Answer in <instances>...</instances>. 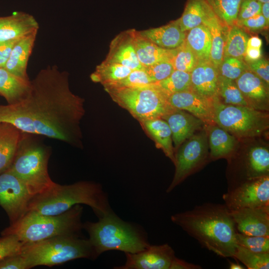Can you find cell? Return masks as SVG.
<instances>
[{"mask_svg":"<svg viewBox=\"0 0 269 269\" xmlns=\"http://www.w3.org/2000/svg\"><path fill=\"white\" fill-rule=\"evenodd\" d=\"M125 254L124 264L114 267V269H170L176 257L174 251L167 244H150L138 252Z\"/></svg>","mask_w":269,"mask_h":269,"instance_id":"obj_13","label":"cell"},{"mask_svg":"<svg viewBox=\"0 0 269 269\" xmlns=\"http://www.w3.org/2000/svg\"><path fill=\"white\" fill-rule=\"evenodd\" d=\"M248 39L247 33L236 24L228 27L224 46V57L243 59Z\"/></svg>","mask_w":269,"mask_h":269,"instance_id":"obj_32","label":"cell"},{"mask_svg":"<svg viewBox=\"0 0 269 269\" xmlns=\"http://www.w3.org/2000/svg\"><path fill=\"white\" fill-rule=\"evenodd\" d=\"M83 207L77 204L62 214L44 215L27 211L18 220L10 224L1 236L12 235L24 244L66 235H79L83 224Z\"/></svg>","mask_w":269,"mask_h":269,"instance_id":"obj_5","label":"cell"},{"mask_svg":"<svg viewBox=\"0 0 269 269\" xmlns=\"http://www.w3.org/2000/svg\"><path fill=\"white\" fill-rule=\"evenodd\" d=\"M235 82L250 107L260 111L267 107V85L258 76L248 69Z\"/></svg>","mask_w":269,"mask_h":269,"instance_id":"obj_19","label":"cell"},{"mask_svg":"<svg viewBox=\"0 0 269 269\" xmlns=\"http://www.w3.org/2000/svg\"><path fill=\"white\" fill-rule=\"evenodd\" d=\"M168 101L173 107L188 112L205 124L215 125L213 99L205 97L191 90L173 94L168 97Z\"/></svg>","mask_w":269,"mask_h":269,"instance_id":"obj_14","label":"cell"},{"mask_svg":"<svg viewBox=\"0 0 269 269\" xmlns=\"http://www.w3.org/2000/svg\"><path fill=\"white\" fill-rule=\"evenodd\" d=\"M98 218L83 224L97 258L109 251L135 253L150 245L142 227L123 220L113 210Z\"/></svg>","mask_w":269,"mask_h":269,"instance_id":"obj_4","label":"cell"},{"mask_svg":"<svg viewBox=\"0 0 269 269\" xmlns=\"http://www.w3.org/2000/svg\"><path fill=\"white\" fill-rule=\"evenodd\" d=\"M202 267L198 265L188 263L184 260L175 257L174 259L170 269H201Z\"/></svg>","mask_w":269,"mask_h":269,"instance_id":"obj_49","label":"cell"},{"mask_svg":"<svg viewBox=\"0 0 269 269\" xmlns=\"http://www.w3.org/2000/svg\"><path fill=\"white\" fill-rule=\"evenodd\" d=\"M20 254L29 269L38 266L52 267L79 259L97 258L88 239L80 235H62L25 244Z\"/></svg>","mask_w":269,"mask_h":269,"instance_id":"obj_6","label":"cell"},{"mask_svg":"<svg viewBox=\"0 0 269 269\" xmlns=\"http://www.w3.org/2000/svg\"><path fill=\"white\" fill-rule=\"evenodd\" d=\"M209 129V142L210 155L213 159L229 156L234 150L237 140L225 130L214 125Z\"/></svg>","mask_w":269,"mask_h":269,"instance_id":"obj_29","label":"cell"},{"mask_svg":"<svg viewBox=\"0 0 269 269\" xmlns=\"http://www.w3.org/2000/svg\"><path fill=\"white\" fill-rule=\"evenodd\" d=\"M105 60L121 64L132 70L144 69L136 56L134 42V29L124 31L114 38Z\"/></svg>","mask_w":269,"mask_h":269,"instance_id":"obj_17","label":"cell"},{"mask_svg":"<svg viewBox=\"0 0 269 269\" xmlns=\"http://www.w3.org/2000/svg\"><path fill=\"white\" fill-rule=\"evenodd\" d=\"M246 158L252 179L269 175V151L264 147L251 148Z\"/></svg>","mask_w":269,"mask_h":269,"instance_id":"obj_35","label":"cell"},{"mask_svg":"<svg viewBox=\"0 0 269 269\" xmlns=\"http://www.w3.org/2000/svg\"><path fill=\"white\" fill-rule=\"evenodd\" d=\"M249 70L262 79L267 85L269 84V64L268 61L263 58L247 63Z\"/></svg>","mask_w":269,"mask_h":269,"instance_id":"obj_45","label":"cell"},{"mask_svg":"<svg viewBox=\"0 0 269 269\" xmlns=\"http://www.w3.org/2000/svg\"><path fill=\"white\" fill-rule=\"evenodd\" d=\"M154 83L168 97L174 93L191 90L190 73L179 70H175L165 79Z\"/></svg>","mask_w":269,"mask_h":269,"instance_id":"obj_34","label":"cell"},{"mask_svg":"<svg viewBox=\"0 0 269 269\" xmlns=\"http://www.w3.org/2000/svg\"><path fill=\"white\" fill-rule=\"evenodd\" d=\"M261 14L265 18L268 24L269 23V1L262 3Z\"/></svg>","mask_w":269,"mask_h":269,"instance_id":"obj_52","label":"cell"},{"mask_svg":"<svg viewBox=\"0 0 269 269\" xmlns=\"http://www.w3.org/2000/svg\"><path fill=\"white\" fill-rule=\"evenodd\" d=\"M185 41L198 62L210 61L211 39L209 30L204 24L189 30L186 34Z\"/></svg>","mask_w":269,"mask_h":269,"instance_id":"obj_28","label":"cell"},{"mask_svg":"<svg viewBox=\"0 0 269 269\" xmlns=\"http://www.w3.org/2000/svg\"><path fill=\"white\" fill-rule=\"evenodd\" d=\"M257 0L259 1L260 2H261L262 3H264V2L269 1V0Z\"/></svg>","mask_w":269,"mask_h":269,"instance_id":"obj_54","label":"cell"},{"mask_svg":"<svg viewBox=\"0 0 269 269\" xmlns=\"http://www.w3.org/2000/svg\"><path fill=\"white\" fill-rule=\"evenodd\" d=\"M138 32L159 47L167 49L180 46L185 41L186 34L181 30L178 19L165 25Z\"/></svg>","mask_w":269,"mask_h":269,"instance_id":"obj_21","label":"cell"},{"mask_svg":"<svg viewBox=\"0 0 269 269\" xmlns=\"http://www.w3.org/2000/svg\"><path fill=\"white\" fill-rule=\"evenodd\" d=\"M236 24L240 27H244L252 31L263 29L269 26L265 18L261 13L237 22Z\"/></svg>","mask_w":269,"mask_h":269,"instance_id":"obj_46","label":"cell"},{"mask_svg":"<svg viewBox=\"0 0 269 269\" xmlns=\"http://www.w3.org/2000/svg\"><path fill=\"white\" fill-rule=\"evenodd\" d=\"M24 133L11 124L0 122V174L10 166Z\"/></svg>","mask_w":269,"mask_h":269,"instance_id":"obj_22","label":"cell"},{"mask_svg":"<svg viewBox=\"0 0 269 269\" xmlns=\"http://www.w3.org/2000/svg\"><path fill=\"white\" fill-rule=\"evenodd\" d=\"M211 10L204 0H188L182 16L178 19L181 30L186 32L202 24Z\"/></svg>","mask_w":269,"mask_h":269,"instance_id":"obj_30","label":"cell"},{"mask_svg":"<svg viewBox=\"0 0 269 269\" xmlns=\"http://www.w3.org/2000/svg\"><path fill=\"white\" fill-rule=\"evenodd\" d=\"M26 259L20 254L0 261V269H28Z\"/></svg>","mask_w":269,"mask_h":269,"instance_id":"obj_47","label":"cell"},{"mask_svg":"<svg viewBox=\"0 0 269 269\" xmlns=\"http://www.w3.org/2000/svg\"><path fill=\"white\" fill-rule=\"evenodd\" d=\"M154 83L144 69L132 70L125 78L112 83L103 85L104 87H136Z\"/></svg>","mask_w":269,"mask_h":269,"instance_id":"obj_40","label":"cell"},{"mask_svg":"<svg viewBox=\"0 0 269 269\" xmlns=\"http://www.w3.org/2000/svg\"><path fill=\"white\" fill-rule=\"evenodd\" d=\"M263 44L262 40L257 36H253L249 38L247 46L249 47L261 48Z\"/></svg>","mask_w":269,"mask_h":269,"instance_id":"obj_51","label":"cell"},{"mask_svg":"<svg viewBox=\"0 0 269 269\" xmlns=\"http://www.w3.org/2000/svg\"><path fill=\"white\" fill-rule=\"evenodd\" d=\"M205 133L193 134L179 148L174 155L175 170L166 192L170 193L205 162L207 155Z\"/></svg>","mask_w":269,"mask_h":269,"instance_id":"obj_10","label":"cell"},{"mask_svg":"<svg viewBox=\"0 0 269 269\" xmlns=\"http://www.w3.org/2000/svg\"><path fill=\"white\" fill-rule=\"evenodd\" d=\"M174 70L190 73L198 61L193 51L184 41L180 46L173 49L170 59Z\"/></svg>","mask_w":269,"mask_h":269,"instance_id":"obj_38","label":"cell"},{"mask_svg":"<svg viewBox=\"0 0 269 269\" xmlns=\"http://www.w3.org/2000/svg\"><path fill=\"white\" fill-rule=\"evenodd\" d=\"M37 33L30 34L16 42L3 68L17 76L29 79L27 74V63Z\"/></svg>","mask_w":269,"mask_h":269,"instance_id":"obj_23","label":"cell"},{"mask_svg":"<svg viewBox=\"0 0 269 269\" xmlns=\"http://www.w3.org/2000/svg\"><path fill=\"white\" fill-rule=\"evenodd\" d=\"M24 133L18 150L6 170L17 177L34 196L49 189L53 182L48 172L50 155L48 147Z\"/></svg>","mask_w":269,"mask_h":269,"instance_id":"obj_7","label":"cell"},{"mask_svg":"<svg viewBox=\"0 0 269 269\" xmlns=\"http://www.w3.org/2000/svg\"><path fill=\"white\" fill-rule=\"evenodd\" d=\"M24 244L12 235L0 238V261L6 258L20 254Z\"/></svg>","mask_w":269,"mask_h":269,"instance_id":"obj_42","label":"cell"},{"mask_svg":"<svg viewBox=\"0 0 269 269\" xmlns=\"http://www.w3.org/2000/svg\"><path fill=\"white\" fill-rule=\"evenodd\" d=\"M248 69L247 63L244 61L243 59L224 56L218 71L219 75L236 80Z\"/></svg>","mask_w":269,"mask_h":269,"instance_id":"obj_39","label":"cell"},{"mask_svg":"<svg viewBox=\"0 0 269 269\" xmlns=\"http://www.w3.org/2000/svg\"><path fill=\"white\" fill-rule=\"evenodd\" d=\"M223 25L230 27L236 24L239 8L243 0H204Z\"/></svg>","mask_w":269,"mask_h":269,"instance_id":"obj_33","label":"cell"},{"mask_svg":"<svg viewBox=\"0 0 269 269\" xmlns=\"http://www.w3.org/2000/svg\"><path fill=\"white\" fill-rule=\"evenodd\" d=\"M237 245L258 253H269V236H255L237 232Z\"/></svg>","mask_w":269,"mask_h":269,"instance_id":"obj_41","label":"cell"},{"mask_svg":"<svg viewBox=\"0 0 269 269\" xmlns=\"http://www.w3.org/2000/svg\"><path fill=\"white\" fill-rule=\"evenodd\" d=\"M214 121L229 133L240 137L259 135L268 125L267 115L254 108L226 104L213 98Z\"/></svg>","mask_w":269,"mask_h":269,"instance_id":"obj_9","label":"cell"},{"mask_svg":"<svg viewBox=\"0 0 269 269\" xmlns=\"http://www.w3.org/2000/svg\"><path fill=\"white\" fill-rule=\"evenodd\" d=\"M218 96L224 100L225 104L250 107L235 80L225 78L219 75Z\"/></svg>","mask_w":269,"mask_h":269,"instance_id":"obj_36","label":"cell"},{"mask_svg":"<svg viewBox=\"0 0 269 269\" xmlns=\"http://www.w3.org/2000/svg\"><path fill=\"white\" fill-rule=\"evenodd\" d=\"M30 87L29 79L17 76L0 67V95L5 98L8 104L22 100L27 95Z\"/></svg>","mask_w":269,"mask_h":269,"instance_id":"obj_25","label":"cell"},{"mask_svg":"<svg viewBox=\"0 0 269 269\" xmlns=\"http://www.w3.org/2000/svg\"><path fill=\"white\" fill-rule=\"evenodd\" d=\"M248 269H269V253H258L237 245L233 257Z\"/></svg>","mask_w":269,"mask_h":269,"instance_id":"obj_37","label":"cell"},{"mask_svg":"<svg viewBox=\"0 0 269 269\" xmlns=\"http://www.w3.org/2000/svg\"><path fill=\"white\" fill-rule=\"evenodd\" d=\"M229 269H244L242 265L239 264L235 263L233 262H230L229 263Z\"/></svg>","mask_w":269,"mask_h":269,"instance_id":"obj_53","label":"cell"},{"mask_svg":"<svg viewBox=\"0 0 269 269\" xmlns=\"http://www.w3.org/2000/svg\"><path fill=\"white\" fill-rule=\"evenodd\" d=\"M170 219L203 248L221 257L233 258L237 231L225 204L203 203L172 215Z\"/></svg>","mask_w":269,"mask_h":269,"instance_id":"obj_2","label":"cell"},{"mask_svg":"<svg viewBox=\"0 0 269 269\" xmlns=\"http://www.w3.org/2000/svg\"><path fill=\"white\" fill-rule=\"evenodd\" d=\"M132 71L121 64L104 60L96 67L90 78L94 82L100 83L103 86L125 78Z\"/></svg>","mask_w":269,"mask_h":269,"instance_id":"obj_31","label":"cell"},{"mask_svg":"<svg viewBox=\"0 0 269 269\" xmlns=\"http://www.w3.org/2000/svg\"><path fill=\"white\" fill-rule=\"evenodd\" d=\"M208 28L211 39L210 61L218 69L224 57L223 25L211 10L203 23Z\"/></svg>","mask_w":269,"mask_h":269,"instance_id":"obj_27","label":"cell"},{"mask_svg":"<svg viewBox=\"0 0 269 269\" xmlns=\"http://www.w3.org/2000/svg\"><path fill=\"white\" fill-rule=\"evenodd\" d=\"M262 4V3L257 0H243L239 8L237 22L261 14Z\"/></svg>","mask_w":269,"mask_h":269,"instance_id":"obj_44","label":"cell"},{"mask_svg":"<svg viewBox=\"0 0 269 269\" xmlns=\"http://www.w3.org/2000/svg\"><path fill=\"white\" fill-rule=\"evenodd\" d=\"M218 69L210 61L198 62L190 72L191 90L205 97L218 96Z\"/></svg>","mask_w":269,"mask_h":269,"instance_id":"obj_20","label":"cell"},{"mask_svg":"<svg viewBox=\"0 0 269 269\" xmlns=\"http://www.w3.org/2000/svg\"><path fill=\"white\" fill-rule=\"evenodd\" d=\"M139 123L156 144L174 163L171 131L167 122L161 118H157L144 120Z\"/></svg>","mask_w":269,"mask_h":269,"instance_id":"obj_26","label":"cell"},{"mask_svg":"<svg viewBox=\"0 0 269 269\" xmlns=\"http://www.w3.org/2000/svg\"><path fill=\"white\" fill-rule=\"evenodd\" d=\"M113 100L139 122L161 118L174 108L154 83L136 87H104Z\"/></svg>","mask_w":269,"mask_h":269,"instance_id":"obj_8","label":"cell"},{"mask_svg":"<svg viewBox=\"0 0 269 269\" xmlns=\"http://www.w3.org/2000/svg\"><path fill=\"white\" fill-rule=\"evenodd\" d=\"M162 119L167 122L171 130L172 139L176 148L205 125L201 120L193 115L175 108Z\"/></svg>","mask_w":269,"mask_h":269,"instance_id":"obj_16","label":"cell"},{"mask_svg":"<svg viewBox=\"0 0 269 269\" xmlns=\"http://www.w3.org/2000/svg\"><path fill=\"white\" fill-rule=\"evenodd\" d=\"M77 204L89 206L98 218L113 210L108 196L101 184L81 181L64 185L55 183L49 189L31 198L27 211L44 215H57Z\"/></svg>","mask_w":269,"mask_h":269,"instance_id":"obj_3","label":"cell"},{"mask_svg":"<svg viewBox=\"0 0 269 269\" xmlns=\"http://www.w3.org/2000/svg\"><path fill=\"white\" fill-rule=\"evenodd\" d=\"M222 198L230 211L269 207V175L246 181L227 190Z\"/></svg>","mask_w":269,"mask_h":269,"instance_id":"obj_11","label":"cell"},{"mask_svg":"<svg viewBox=\"0 0 269 269\" xmlns=\"http://www.w3.org/2000/svg\"><path fill=\"white\" fill-rule=\"evenodd\" d=\"M38 28L35 18L27 13L16 12L0 17V42L20 39L37 32Z\"/></svg>","mask_w":269,"mask_h":269,"instance_id":"obj_18","label":"cell"},{"mask_svg":"<svg viewBox=\"0 0 269 269\" xmlns=\"http://www.w3.org/2000/svg\"><path fill=\"white\" fill-rule=\"evenodd\" d=\"M134 42L137 57L144 68L156 62L170 60L173 49L163 48L142 36L134 29Z\"/></svg>","mask_w":269,"mask_h":269,"instance_id":"obj_24","label":"cell"},{"mask_svg":"<svg viewBox=\"0 0 269 269\" xmlns=\"http://www.w3.org/2000/svg\"><path fill=\"white\" fill-rule=\"evenodd\" d=\"M13 40L0 42V67L4 68L13 47L18 40Z\"/></svg>","mask_w":269,"mask_h":269,"instance_id":"obj_48","label":"cell"},{"mask_svg":"<svg viewBox=\"0 0 269 269\" xmlns=\"http://www.w3.org/2000/svg\"><path fill=\"white\" fill-rule=\"evenodd\" d=\"M33 197L15 175L7 171L0 174V206L7 213L10 224L26 213Z\"/></svg>","mask_w":269,"mask_h":269,"instance_id":"obj_12","label":"cell"},{"mask_svg":"<svg viewBox=\"0 0 269 269\" xmlns=\"http://www.w3.org/2000/svg\"><path fill=\"white\" fill-rule=\"evenodd\" d=\"M237 232L249 236H269V207L230 211Z\"/></svg>","mask_w":269,"mask_h":269,"instance_id":"obj_15","label":"cell"},{"mask_svg":"<svg viewBox=\"0 0 269 269\" xmlns=\"http://www.w3.org/2000/svg\"><path fill=\"white\" fill-rule=\"evenodd\" d=\"M84 102L71 91L68 73L49 66L30 81L29 90L22 100L0 105V122L11 124L25 133L78 146Z\"/></svg>","mask_w":269,"mask_h":269,"instance_id":"obj_1","label":"cell"},{"mask_svg":"<svg viewBox=\"0 0 269 269\" xmlns=\"http://www.w3.org/2000/svg\"><path fill=\"white\" fill-rule=\"evenodd\" d=\"M262 56L261 48L247 47L244 59L247 63H250L259 60Z\"/></svg>","mask_w":269,"mask_h":269,"instance_id":"obj_50","label":"cell"},{"mask_svg":"<svg viewBox=\"0 0 269 269\" xmlns=\"http://www.w3.org/2000/svg\"><path fill=\"white\" fill-rule=\"evenodd\" d=\"M143 69L154 83L165 79L175 70L169 60L156 62Z\"/></svg>","mask_w":269,"mask_h":269,"instance_id":"obj_43","label":"cell"}]
</instances>
